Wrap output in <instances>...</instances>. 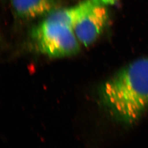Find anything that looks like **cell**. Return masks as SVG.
Instances as JSON below:
<instances>
[{
  "instance_id": "cell-1",
  "label": "cell",
  "mask_w": 148,
  "mask_h": 148,
  "mask_svg": "<svg viewBox=\"0 0 148 148\" xmlns=\"http://www.w3.org/2000/svg\"><path fill=\"white\" fill-rule=\"evenodd\" d=\"M101 106L116 120L130 125L148 111V58L133 60L98 90Z\"/></svg>"
},
{
  "instance_id": "cell-2",
  "label": "cell",
  "mask_w": 148,
  "mask_h": 148,
  "mask_svg": "<svg viewBox=\"0 0 148 148\" xmlns=\"http://www.w3.org/2000/svg\"><path fill=\"white\" fill-rule=\"evenodd\" d=\"M32 38L41 53L52 58H62L79 52L80 43L73 28L45 19L32 32Z\"/></svg>"
},
{
  "instance_id": "cell-3",
  "label": "cell",
  "mask_w": 148,
  "mask_h": 148,
  "mask_svg": "<svg viewBox=\"0 0 148 148\" xmlns=\"http://www.w3.org/2000/svg\"><path fill=\"white\" fill-rule=\"evenodd\" d=\"M106 5H98L86 14L73 27L79 43L87 47L99 36L109 21Z\"/></svg>"
},
{
  "instance_id": "cell-4",
  "label": "cell",
  "mask_w": 148,
  "mask_h": 148,
  "mask_svg": "<svg viewBox=\"0 0 148 148\" xmlns=\"http://www.w3.org/2000/svg\"><path fill=\"white\" fill-rule=\"evenodd\" d=\"M115 1V0H84L73 7L52 11L45 19L60 23L73 28L81 19L95 7L106 5Z\"/></svg>"
},
{
  "instance_id": "cell-5",
  "label": "cell",
  "mask_w": 148,
  "mask_h": 148,
  "mask_svg": "<svg viewBox=\"0 0 148 148\" xmlns=\"http://www.w3.org/2000/svg\"><path fill=\"white\" fill-rule=\"evenodd\" d=\"M15 13L23 19H33L49 14L56 5L55 0H11Z\"/></svg>"
}]
</instances>
